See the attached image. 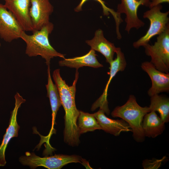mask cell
I'll list each match as a JSON object with an SVG mask.
<instances>
[{"instance_id":"cell-1","label":"cell","mask_w":169,"mask_h":169,"mask_svg":"<svg viewBox=\"0 0 169 169\" xmlns=\"http://www.w3.org/2000/svg\"><path fill=\"white\" fill-rule=\"evenodd\" d=\"M53 77L65 113L64 142L71 146H77L80 143L79 137L81 135L77 124L79 110L77 109L75 102L76 84L79 78L78 70L76 69L75 79L71 86L68 85L63 79L59 69L54 71Z\"/></svg>"},{"instance_id":"cell-2","label":"cell","mask_w":169,"mask_h":169,"mask_svg":"<svg viewBox=\"0 0 169 169\" xmlns=\"http://www.w3.org/2000/svg\"><path fill=\"white\" fill-rule=\"evenodd\" d=\"M54 27L53 23L49 22L40 29L34 31L31 35L23 31L20 37L26 44V54L30 57L41 56L47 66H50V60L54 57L65 58V55L58 52L50 43L49 36Z\"/></svg>"},{"instance_id":"cell-3","label":"cell","mask_w":169,"mask_h":169,"mask_svg":"<svg viewBox=\"0 0 169 169\" xmlns=\"http://www.w3.org/2000/svg\"><path fill=\"white\" fill-rule=\"evenodd\" d=\"M150 112L149 107L140 106L135 96L131 95L124 104L115 107L111 114L113 117H119L126 121L131 129L134 139L142 142L145 139L142 126L143 120L145 115Z\"/></svg>"},{"instance_id":"cell-4","label":"cell","mask_w":169,"mask_h":169,"mask_svg":"<svg viewBox=\"0 0 169 169\" xmlns=\"http://www.w3.org/2000/svg\"><path fill=\"white\" fill-rule=\"evenodd\" d=\"M83 160L81 156L75 155L55 154L42 157L29 151L26 152L24 155L19 158L22 165L28 166L31 169L41 166L48 169H60L70 163H82Z\"/></svg>"},{"instance_id":"cell-5","label":"cell","mask_w":169,"mask_h":169,"mask_svg":"<svg viewBox=\"0 0 169 169\" xmlns=\"http://www.w3.org/2000/svg\"><path fill=\"white\" fill-rule=\"evenodd\" d=\"M162 8L159 4L144 13L143 17L149 20L150 26L145 35L133 43L135 48L137 49L149 44L152 38L161 34L169 27V11L162 12Z\"/></svg>"},{"instance_id":"cell-6","label":"cell","mask_w":169,"mask_h":169,"mask_svg":"<svg viewBox=\"0 0 169 169\" xmlns=\"http://www.w3.org/2000/svg\"><path fill=\"white\" fill-rule=\"evenodd\" d=\"M146 55L151 58L150 62L158 70L169 73V27L158 35L153 45L143 46Z\"/></svg>"},{"instance_id":"cell-7","label":"cell","mask_w":169,"mask_h":169,"mask_svg":"<svg viewBox=\"0 0 169 169\" xmlns=\"http://www.w3.org/2000/svg\"><path fill=\"white\" fill-rule=\"evenodd\" d=\"M117 6L116 12L121 14L124 13L126 17L125 30L128 33L131 29H138L143 27L145 23L138 17V10L141 5L148 6L150 0H120Z\"/></svg>"},{"instance_id":"cell-8","label":"cell","mask_w":169,"mask_h":169,"mask_svg":"<svg viewBox=\"0 0 169 169\" xmlns=\"http://www.w3.org/2000/svg\"><path fill=\"white\" fill-rule=\"evenodd\" d=\"M24 31L13 13L4 5L0 3V37L11 42L20 38Z\"/></svg>"},{"instance_id":"cell-9","label":"cell","mask_w":169,"mask_h":169,"mask_svg":"<svg viewBox=\"0 0 169 169\" xmlns=\"http://www.w3.org/2000/svg\"><path fill=\"white\" fill-rule=\"evenodd\" d=\"M15 106L11 112L9 125L3 136V140L0 145V167L5 166L6 163L5 159V152L8 144L11 139L18 135L20 126L18 124L17 116L19 108L22 104L26 101V100L17 92L14 96Z\"/></svg>"},{"instance_id":"cell-10","label":"cell","mask_w":169,"mask_h":169,"mask_svg":"<svg viewBox=\"0 0 169 169\" xmlns=\"http://www.w3.org/2000/svg\"><path fill=\"white\" fill-rule=\"evenodd\" d=\"M141 67L147 73L151 81V86L147 91L150 97L161 93L169 92V73L158 70L150 62H142Z\"/></svg>"},{"instance_id":"cell-11","label":"cell","mask_w":169,"mask_h":169,"mask_svg":"<svg viewBox=\"0 0 169 169\" xmlns=\"http://www.w3.org/2000/svg\"><path fill=\"white\" fill-rule=\"evenodd\" d=\"M4 5L24 31L33 32L34 31L29 13L30 0H10L5 2Z\"/></svg>"},{"instance_id":"cell-12","label":"cell","mask_w":169,"mask_h":169,"mask_svg":"<svg viewBox=\"0 0 169 169\" xmlns=\"http://www.w3.org/2000/svg\"><path fill=\"white\" fill-rule=\"evenodd\" d=\"M29 13L34 29H40L49 21L53 7L49 0H30Z\"/></svg>"},{"instance_id":"cell-13","label":"cell","mask_w":169,"mask_h":169,"mask_svg":"<svg viewBox=\"0 0 169 169\" xmlns=\"http://www.w3.org/2000/svg\"><path fill=\"white\" fill-rule=\"evenodd\" d=\"M115 53L116 57L110 64V71L108 80L106 84L103 92L100 97L94 103L96 107L100 108L106 109L108 108L107 100L108 88L110 83L117 73L119 71H123L125 69L127 63L124 53L120 47H117Z\"/></svg>"},{"instance_id":"cell-14","label":"cell","mask_w":169,"mask_h":169,"mask_svg":"<svg viewBox=\"0 0 169 169\" xmlns=\"http://www.w3.org/2000/svg\"><path fill=\"white\" fill-rule=\"evenodd\" d=\"M105 111L100 109L93 114L100 125L101 130L115 136H119L122 132L132 131L128 124L125 120H113L107 117Z\"/></svg>"},{"instance_id":"cell-15","label":"cell","mask_w":169,"mask_h":169,"mask_svg":"<svg viewBox=\"0 0 169 169\" xmlns=\"http://www.w3.org/2000/svg\"><path fill=\"white\" fill-rule=\"evenodd\" d=\"M85 43L90 46L91 49L102 54L105 57L107 63L110 64L114 59L117 47L114 44L105 38L102 29H99L96 30L94 38L91 40H86Z\"/></svg>"},{"instance_id":"cell-16","label":"cell","mask_w":169,"mask_h":169,"mask_svg":"<svg viewBox=\"0 0 169 169\" xmlns=\"http://www.w3.org/2000/svg\"><path fill=\"white\" fill-rule=\"evenodd\" d=\"M47 74L48 83L46 85V87L47 91V96L49 99L52 110V122L49 132L47 136H44V138L46 140L49 141L52 135L56 133V130L54 128V125L56 124L55 118L57 112L62 105V104L58 89L51 79L50 66H48Z\"/></svg>"},{"instance_id":"cell-17","label":"cell","mask_w":169,"mask_h":169,"mask_svg":"<svg viewBox=\"0 0 169 169\" xmlns=\"http://www.w3.org/2000/svg\"><path fill=\"white\" fill-rule=\"evenodd\" d=\"M165 123L156 112L152 111L146 114L142 125L145 137L155 138L161 135L165 129Z\"/></svg>"},{"instance_id":"cell-18","label":"cell","mask_w":169,"mask_h":169,"mask_svg":"<svg viewBox=\"0 0 169 169\" xmlns=\"http://www.w3.org/2000/svg\"><path fill=\"white\" fill-rule=\"evenodd\" d=\"M95 51L91 49L88 53L82 56L66 59L59 61V64L61 66H66L78 69L83 66H89L99 68L103 66L98 60Z\"/></svg>"},{"instance_id":"cell-19","label":"cell","mask_w":169,"mask_h":169,"mask_svg":"<svg viewBox=\"0 0 169 169\" xmlns=\"http://www.w3.org/2000/svg\"><path fill=\"white\" fill-rule=\"evenodd\" d=\"M150 97V104L149 106L150 111L158 112L160 117L165 123L169 121V99L161 95L156 94Z\"/></svg>"},{"instance_id":"cell-20","label":"cell","mask_w":169,"mask_h":169,"mask_svg":"<svg viewBox=\"0 0 169 169\" xmlns=\"http://www.w3.org/2000/svg\"><path fill=\"white\" fill-rule=\"evenodd\" d=\"M78 126L81 134L96 130H101L93 114L79 110Z\"/></svg>"},{"instance_id":"cell-21","label":"cell","mask_w":169,"mask_h":169,"mask_svg":"<svg viewBox=\"0 0 169 169\" xmlns=\"http://www.w3.org/2000/svg\"><path fill=\"white\" fill-rule=\"evenodd\" d=\"M88 0H81L79 5L75 8V12H79L82 10V7L83 4ZM99 2L101 5L103 9V14L108 16L110 13L113 16L115 22L116 29L118 30L119 26L122 22V20L121 18V14L118 13L113 9L107 7L105 4V2L102 0H95Z\"/></svg>"},{"instance_id":"cell-22","label":"cell","mask_w":169,"mask_h":169,"mask_svg":"<svg viewBox=\"0 0 169 169\" xmlns=\"http://www.w3.org/2000/svg\"><path fill=\"white\" fill-rule=\"evenodd\" d=\"M166 156L161 159L152 158L151 159H146L142 161V166L144 169H157L162 165V162L166 158Z\"/></svg>"},{"instance_id":"cell-23","label":"cell","mask_w":169,"mask_h":169,"mask_svg":"<svg viewBox=\"0 0 169 169\" xmlns=\"http://www.w3.org/2000/svg\"><path fill=\"white\" fill-rule=\"evenodd\" d=\"M164 3H169V0H150L148 7L150 8Z\"/></svg>"},{"instance_id":"cell-24","label":"cell","mask_w":169,"mask_h":169,"mask_svg":"<svg viewBox=\"0 0 169 169\" xmlns=\"http://www.w3.org/2000/svg\"><path fill=\"white\" fill-rule=\"evenodd\" d=\"M4 0L5 1V2H7V1H10V0Z\"/></svg>"},{"instance_id":"cell-25","label":"cell","mask_w":169,"mask_h":169,"mask_svg":"<svg viewBox=\"0 0 169 169\" xmlns=\"http://www.w3.org/2000/svg\"><path fill=\"white\" fill-rule=\"evenodd\" d=\"M1 43H0V47H1Z\"/></svg>"},{"instance_id":"cell-26","label":"cell","mask_w":169,"mask_h":169,"mask_svg":"<svg viewBox=\"0 0 169 169\" xmlns=\"http://www.w3.org/2000/svg\"></svg>"}]
</instances>
